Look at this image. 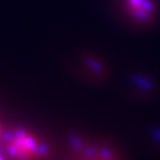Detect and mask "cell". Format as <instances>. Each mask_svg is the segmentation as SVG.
Returning <instances> with one entry per match:
<instances>
[{
    "instance_id": "2",
    "label": "cell",
    "mask_w": 160,
    "mask_h": 160,
    "mask_svg": "<svg viewBox=\"0 0 160 160\" xmlns=\"http://www.w3.org/2000/svg\"><path fill=\"white\" fill-rule=\"evenodd\" d=\"M126 8L131 18L139 23H149L156 12L152 0H126Z\"/></svg>"
},
{
    "instance_id": "3",
    "label": "cell",
    "mask_w": 160,
    "mask_h": 160,
    "mask_svg": "<svg viewBox=\"0 0 160 160\" xmlns=\"http://www.w3.org/2000/svg\"><path fill=\"white\" fill-rule=\"evenodd\" d=\"M0 132H1V131H0Z\"/></svg>"
},
{
    "instance_id": "1",
    "label": "cell",
    "mask_w": 160,
    "mask_h": 160,
    "mask_svg": "<svg viewBox=\"0 0 160 160\" xmlns=\"http://www.w3.org/2000/svg\"><path fill=\"white\" fill-rule=\"evenodd\" d=\"M7 150L15 157L19 158H32L39 157L46 151L45 147L28 132H16L11 137V139L8 140Z\"/></svg>"
}]
</instances>
